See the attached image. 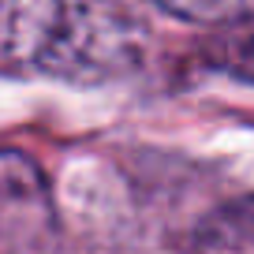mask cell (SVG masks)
<instances>
[{"instance_id":"2","label":"cell","mask_w":254,"mask_h":254,"mask_svg":"<svg viewBox=\"0 0 254 254\" xmlns=\"http://www.w3.org/2000/svg\"><path fill=\"white\" fill-rule=\"evenodd\" d=\"M53 232L45 172L19 150H0V243L41 247Z\"/></svg>"},{"instance_id":"4","label":"cell","mask_w":254,"mask_h":254,"mask_svg":"<svg viewBox=\"0 0 254 254\" xmlns=\"http://www.w3.org/2000/svg\"><path fill=\"white\" fill-rule=\"evenodd\" d=\"M150 254H190V251H180V247H161V251H150Z\"/></svg>"},{"instance_id":"1","label":"cell","mask_w":254,"mask_h":254,"mask_svg":"<svg viewBox=\"0 0 254 254\" xmlns=\"http://www.w3.org/2000/svg\"><path fill=\"white\" fill-rule=\"evenodd\" d=\"M146 34L112 0H23L4 26L15 64L67 82H105L138 67Z\"/></svg>"},{"instance_id":"3","label":"cell","mask_w":254,"mask_h":254,"mask_svg":"<svg viewBox=\"0 0 254 254\" xmlns=\"http://www.w3.org/2000/svg\"><path fill=\"white\" fill-rule=\"evenodd\" d=\"M157 8H165L168 15L187 19V23H239L251 15V0H153Z\"/></svg>"}]
</instances>
